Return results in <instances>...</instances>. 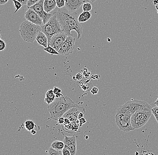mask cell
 <instances>
[{
	"mask_svg": "<svg viewBox=\"0 0 158 155\" xmlns=\"http://www.w3.org/2000/svg\"><path fill=\"white\" fill-rule=\"evenodd\" d=\"M56 13L63 32L68 36H73L71 32L74 31L77 33L78 39H80L83 33V27L77 15L69 11L66 7L60 9Z\"/></svg>",
	"mask_w": 158,
	"mask_h": 155,
	"instance_id": "1",
	"label": "cell"
},
{
	"mask_svg": "<svg viewBox=\"0 0 158 155\" xmlns=\"http://www.w3.org/2000/svg\"><path fill=\"white\" fill-rule=\"evenodd\" d=\"M77 106V104L70 97L63 96L56 98L54 102L49 104L48 109L51 119L58 121L59 118L63 116L70 109Z\"/></svg>",
	"mask_w": 158,
	"mask_h": 155,
	"instance_id": "2",
	"label": "cell"
},
{
	"mask_svg": "<svg viewBox=\"0 0 158 155\" xmlns=\"http://www.w3.org/2000/svg\"><path fill=\"white\" fill-rule=\"evenodd\" d=\"M41 30L40 26L26 20L20 25L19 32L23 40L28 43H33Z\"/></svg>",
	"mask_w": 158,
	"mask_h": 155,
	"instance_id": "3",
	"label": "cell"
},
{
	"mask_svg": "<svg viewBox=\"0 0 158 155\" xmlns=\"http://www.w3.org/2000/svg\"><path fill=\"white\" fill-rule=\"evenodd\" d=\"M41 31L47 36L48 41L55 35L62 33L61 25L57 19L56 13L54 12L53 16L46 24L41 26Z\"/></svg>",
	"mask_w": 158,
	"mask_h": 155,
	"instance_id": "4",
	"label": "cell"
},
{
	"mask_svg": "<svg viewBox=\"0 0 158 155\" xmlns=\"http://www.w3.org/2000/svg\"><path fill=\"white\" fill-rule=\"evenodd\" d=\"M152 111H137L131 116V121L134 130L145 126L152 116Z\"/></svg>",
	"mask_w": 158,
	"mask_h": 155,
	"instance_id": "5",
	"label": "cell"
},
{
	"mask_svg": "<svg viewBox=\"0 0 158 155\" xmlns=\"http://www.w3.org/2000/svg\"><path fill=\"white\" fill-rule=\"evenodd\" d=\"M126 103L131 116L136 112L152 111V108L148 102L143 100H132L131 101H127Z\"/></svg>",
	"mask_w": 158,
	"mask_h": 155,
	"instance_id": "6",
	"label": "cell"
},
{
	"mask_svg": "<svg viewBox=\"0 0 158 155\" xmlns=\"http://www.w3.org/2000/svg\"><path fill=\"white\" fill-rule=\"evenodd\" d=\"M131 116L125 114H116L115 122L121 131L128 132L134 130L131 121Z\"/></svg>",
	"mask_w": 158,
	"mask_h": 155,
	"instance_id": "7",
	"label": "cell"
},
{
	"mask_svg": "<svg viewBox=\"0 0 158 155\" xmlns=\"http://www.w3.org/2000/svg\"><path fill=\"white\" fill-rule=\"evenodd\" d=\"M76 38L73 36H68L60 48L58 53L63 56H68L72 54L75 48Z\"/></svg>",
	"mask_w": 158,
	"mask_h": 155,
	"instance_id": "8",
	"label": "cell"
},
{
	"mask_svg": "<svg viewBox=\"0 0 158 155\" xmlns=\"http://www.w3.org/2000/svg\"><path fill=\"white\" fill-rule=\"evenodd\" d=\"M44 0H40L37 3L29 8L34 10L35 12L38 14L43 21V25L46 24L49 21V19L53 16V15L48 13L44 11Z\"/></svg>",
	"mask_w": 158,
	"mask_h": 155,
	"instance_id": "9",
	"label": "cell"
},
{
	"mask_svg": "<svg viewBox=\"0 0 158 155\" xmlns=\"http://www.w3.org/2000/svg\"><path fill=\"white\" fill-rule=\"evenodd\" d=\"M68 37V35L64 32L55 35L49 39L48 41V45L53 47L58 52Z\"/></svg>",
	"mask_w": 158,
	"mask_h": 155,
	"instance_id": "10",
	"label": "cell"
},
{
	"mask_svg": "<svg viewBox=\"0 0 158 155\" xmlns=\"http://www.w3.org/2000/svg\"><path fill=\"white\" fill-rule=\"evenodd\" d=\"M24 15L25 18L30 22L40 26L43 25L42 19L34 10L31 9H28V10L24 13Z\"/></svg>",
	"mask_w": 158,
	"mask_h": 155,
	"instance_id": "11",
	"label": "cell"
},
{
	"mask_svg": "<svg viewBox=\"0 0 158 155\" xmlns=\"http://www.w3.org/2000/svg\"><path fill=\"white\" fill-rule=\"evenodd\" d=\"M65 148H67L70 151L71 155H75L77 153V140L75 136H65L64 141Z\"/></svg>",
	"mask_w": 158,
	"mask_h": 155,
	"instance_id": "12",
	"label": "cell"
},
{
	"mask_svg": "<svg viewBox=\"0 0 158 155\" xmlns=\"http://www.w3.org/2000/svg\"><path fill=\"white\" fill-rule=\"evenodd\" d=\"M80 112L85 113V108L77 106V107L73 108L70 109L63 116L64 118L69 119L71 122H73L77 119L78 115Z\"/></svg>",
	"mask_w": 158,
	"mask_h": 155,
	"instance_id": "13",
	"label": "cell"
},
{
	"mask_svg": "<svg viewBox=\"0 0 158 155\" xmlns=\"http://www.w3.org/2000/svg\"><path fill=\"white\" fill-rule=\"evenodd\" d=\"M66 8L71 12H76L82 5L85 3L83 0H65Z\"/></svg>",
	"mask_w": 158,
	"mask_h": 155,
	"instance_id": "14",
	"label": "cell"
},
{
	"mask_svg": "<svg viewBox=\"0 0 158 155\" xmlns=\"http://www.w3.org/2000/svg\"><path fill=\"white\" fill-rule=\"evenodd\" d=\"M36 41L39 45L43 46L44 48H47L48 45V39L46 35L40 31L36 37Z\"/></svg>",
	"mask_w": 158,
	"mask_h": 155,
	"instance_id": "15",
	"label": "cell"
},
{
	"mask_svg": "<svg viewBox=\"0 0 158 155\" xmlns=\"http://www.w3.org/2000/svg\"><path fill=\"white\" fill-rule=\"evenodd\" d=\"M57 6L56 0H44V8L46 12L49 13Z\"/></svg>",
	"mask_w": 158,
	"mask_h": 155,
	"instance_id": "16",
	"label": "cell"
},
{
	"mask_svg": "<svg viewBox=\"0 0 158 155\" xmlns=\"http://www.w3.org/2000/svg\"><path fill=\"white\" fill-rule=\"evenodd\" d=\"M55 99H56V96H55V95L54 94L53 90H48L45 94L44 101L49 105L54 102Z\"/></svg>",
	"mask_w": 158,
	"mask_h": 155,
	"instance_id": "17",
	"label": "cell"
},
{
	"mask_svg": "<svg viewBox=\"0 0 158 155\" xmlns=\"http://www.w3.org/2000/svg\"><path fill=\"white\" fill-rule=\"evenodd\" d=\"M91 16L90 12H83L79 15L78 17V20L80 23L86 22L91 18Z\"/></svg>",
	"mask_w": 158,
	"mask_h": 155,
	"instance_id": "18",
	"label": "cell"
},
{
	"mask_svg": "<svg viewBox=\"0 0 158 155\" xmlns=\"http://www.w3.org/2000/svg\"><path fill=\"white\" fill-rule=\"evenodd\" d=\"M51 147L57 150L62 151L65 147V145L63 141H56L52 143Z\"/></svg>",
	"mask_w": 158,
	"mask_h": 155,
	"instance_id": "19",
	"label": "cell"
},
{
	"mask_svg": "<svg viewBox=\"0 0 158 155\" xmlns=\"http://www.w3.org/2000/svg\"><path fill=\"white\" fill-rule=\"evenodd\" d=\"M25 128L28 131H31L34 130L35 127L36 126L34 121L32 120H27L25 122Z\"/></svg>",
	"mask_w": 158,
	"mask_h": 155,
	"instance_id": "20",
	"label": "cell"
},
{
	"mask_svg": "<svg viewBox=\"0 0 158 155\" xmlns=\"http://www.w3.org/2000/svg\"><path fill=\"white\" fill-rule=\"evenodd\" d=\"M43 49H44V51H45V52L49 53L51 55H59V54L58 51H56L54 48H53V47H51V46L49 45H48V47L47 48H44Z\"/></svg>",
	"mask_w": 158,
	"mask_h": 155,
	"instance_id": "21",
	"label": "cell"
},
{
	"mask_svg": "<svg viewBox=\"0 0 158 155\" xmlns=\"http://www.w3.org/2000/svg\"><path fill=\"white\" fill-rule=\"evenodd\" d=\"M48 155H63L62 151H58L50 147L48 151Z\"/></svg>",
	"mask_w": 158,
	"mask_h": 155,
	"instance_id": "22",
	"label": "cell"
},
{
	"mask_svg": "<svg viewBox=\"0 0 158 155\" xmlns=\"http://www.w3.org/2000/svg\"><path fill=\"white\" fill-rule=\"evenodd\" d=\"M82 9L83 12H90L92 9V6L90 3H85L83 5Z\"/></svg>",
	"mask_w": 158,
	"mask_h": 155,
	"instance_id": "23",
	"label": "cell"
},
{
	"mask_svg": "<svg viewBox=\"0 0 158 155\" xmlns=\"http://www.w3.org/2000/svg\"><path fill=\"white\" fill-rule=\"evenodd\" d=\"M12 1L13 2L15 8L16 9L14 13H16L23 6V5L20 2H19V1H17V0H12Z\"/></svg>",
	"mask_w": 158,
	"mask_h": 155,
	"instance_id": "24",
	"label": "cell"
},
{
	"mask_svg": "<svg viewBox=\"0 0 158 155\" xmlns=\"http://www.w3.org/2000/svg\"><path fill=\"white\" fill-rule=\"evenodd\" d=\"M56 4L57 6L59 8H63L66 5L65 0H56Z\"/></svg>",
	"mask_w": 158,
	"mask_h": 155,
	"instance_id": "25",
	"label": "cell"
},
{
	"mask_svg": "<svg viewBox=\"0 0 158 155\" xmlns=\"http://www.w3.org/2000/svg\"><path fill=\"white\" fill-rule=\"evenodd\" d=\"M152 112L158 123V107L156 106L153 108L152 109Z\"/></svg>",
	"mask_w": 158,
	"mask_h": 155,
	"instance_id": "26",
	"label": "cell"
},
{
	"mask_svg": "<svg viewBox=\"0 0 158 155\" xmlns=\"http://www.w3.org/2000/svg\"><path fill=\"white\" fill-rule=\"evenodd\" d=\"M40 1V0H27V8H29L31 6L37 3Z\"/></svg>",
	"mask_w": 158,
	"mask_h": 155,
	"instance_id": "27",
	"label": "cell"
},
{
	"mask_svg": "<svg viewBox=\"0 0 158 155\" xmlns=\"http://www.w3.org/2000/svg\"><path fill=\"white\" fill-rule=\"evenodd\" d=\"M6 42L4 40L1 39L0 40V51H3L5 50L6 48Z\"/></svg>",
	"mask_w": 158,
	"mask_h": 155,
	"instance_id": "28",
	"label": "cell"
},
{
	"mask_svg": "<svg viewBox=\"0 0 158 155\" xmlns=\"http://www.w3.org/2000/svg\"><path fill=\"white\" fill-rule=\"evenodd\" d=\"M82 72L83 73V75L85 77L87 78L89 77L91 73L88 71L86 68H84L83 70H82Z\"/></svg>",
	"mask_w": 158,
	"mask_h": 155,
	"instance_id": "29",
	"label": "cell"
},
{
	"mask_svg": "<svg viewBox=\"0 0 158 155\" xmlns=\"http://www.w3.org/2000/svg\"><path fill=\"white\" fill-rule=\"evenodd\" d=\"M90 92L93 95H96L98 93V88L96 87H94L90 90Z\"/></svg>",
	"mask_w": 158,
	"mask_h": 155,
	"instance_id": "30",
	"label": "cell"
},
{
	"mask_svg": "<svg viewBox=\"0 0 158 155\" xmlns=\"http://www.w3.org/2000/svg\"><path fill=\"white\" fill-rule=\"evenodd\" d=\"M62 153H63V155H71L70 151L65 147H64V149L62 150Z\"/></svg>",
	"mask_w": 158,
	"mask_h": 155,
	"instance_id": "31",
	"label": "cell"
},
{
	"mask_svg": "<svg viewBox=\"0 0 158 155\" xmlns=\"http://www.w3.org/2000/svg\"><path fill=\"white\" fill-rule=\"evenodd\" d=\"M53 91H54V92L55 95L62 92V90L60 88L57 87H54Z\"/></svg>",
	"mask_w": 158,
	"mask_h": 155,
	"instance_id": "32",
	"label": "cell"
},
{
	"mask_svg": "<svg viewBox=\"0 0 158 155\" xmlns=\"http://www.w3.org/2000/svg\"><path fill=\"white\" fill-rule=\"evenodd\" d=\"M83 76V75L81 73H77L75 77L77 80L80 81L82 79Z\"/></svg>",
	"mask_w": 158,
	"mask_h": 155,
	"instance_id": "33",
	"label": "cell"
},
{
	"mask_svg": "<svg viewBox=\"0 0 158 155\" xmlns=\"http://www.w3.org/2000/svg\"><path fill=\"white\" fill-rule=\"evenodd\" d=\"M64 121H65V118L64 116H62L59 118L57 121H58V124H60V125H63V124H64Z\"/></svg>",
	"mask_w": 158,
	"mask_h": 155,
	"instance_id": "34",
	"label": "cell"
},
{
	"mask_svg": "<svg viewBox=\"0 0 158 155\" xmlns=\"http://www.w3.org/2000/svg\"><path fill=\"white\" fill-rule=\"evenodd\" d=\"M87 122L86 120L85 119V118L83 117V118H81V119H80V124H81V126H82V125H83V124H85L86 122Z\"/></svg>",
	"mask_w": 158,
	"mask_h": 155,
	"instance_id": "35",
	"label": "cell"
},
{
	"mask_svg": "<svg viewBox=\"0 0 158 155\" xmlns=\"http://www.w3.org/2000/svg\"><path fill=\"white\" fill-rule=\"evenodd\" d=\"M71 121L69 119L67 118H65V121H64V125H69L71 124Z\"/></svg>",
	"mask_w": 158,
	"mask_h": 155,
	"instance_id": "36",
	"label": "cell"
},
{
	"mask_svg": "<svg viewBox=\"0 0 158 155\" xmlns=\"http://www.w3.org/2000/svg\"><path fill=\"white\" fill-rule=\"evenodd\" d=\"M9 0H0V5H4L8 2Z\"/></svg>",
	"mask_w": 158,
	"mask_h": 155,
	"instance_id": "37",
	"label": "cell"
},
{
	"mask_svg": "<svg viewBox=\"0 0 158 155\" xmlns=\"http://www.w3.org/2000/svg\"><path fill=\"white\" fill-rule=\"evenodd\" d=\"M84 113H83L82 112H80V113H79L78 115V119L80 120L81 118H83L84 116Z\"/></svg>",
	"mask_w": 158,
	"mask_h": 155,
	"instance_id": "38",
	"label": "cell"
},
{
	"mask_svg": "<svg viewBox=\"0 0 158 155\" xmlns=\"http://www.w3.org/2000/svg\"><path fill=\"white\" fill-rule=\"evenodd\" d=\"M20 2L23 5H25L27 4V0H17Z\"/></svg>",
	"mask_w": 158,
	"mask_h": 155,
	"instance_id": "39",
	"label": "cell"
},
{
	"mask_svg": "<svg viewBox=\"0 0 158 155\" xmlns=\"http://www.w3.org/2000/svg\"><path fill=\"white\" fill-rule=\"evenodd\" d=\"M64 96L63 94H62L61 93H60L56 95H55V96H56V98H59L62 97V96Z\"/></svg>",
	"mask_w": 158,
	"mask_h": 155,
	"instance_id": "40",
	"label": "cell"
},
{
	"mask_svg": "<svg viewBox=\"0 0 158 155\" xmlns=\"http://www.w3.org/2000/svg\"><path fill=\"white\" fill-rule=\"evenodd\" d=\"M30 132L33 135H35V134H36V133H37V132H36V131H35V130L34 129V130H32L31 131H30Z\"/></svg>",
	"mask_w": 158,
	"mask_h": 155,
	"instance_id": "41",
	"label": "cell"
},
{
	"mask_svg": "<svg viewBox=\"0 0 158 155\" xmlns=\"http://www.w3.org/2000/svg\"><path fill=\"white\" fill-rule=\"evenodd\" d=\"M143 155H154V154L152 153H147L144 154Z\"/></svg>",
	"mask_w": 158,
	"mask_h": 155,
	"instance_id": "42",
	"label": "cell"
},
{
	"mask_svg": "<svg viewBox=\"0 0 158 155\" xmlns=\"http://www.w3.org/2000/svg\"><path fill=\"white\" fill-rule=\"evenodd\" d=\"M155 104L156 105V106L158 107V97L157 99L156 100V101L155 102Z\"/></svg>",
	"mask_w": 158,
	"mask_h": 155,
	"instance_id": "43",
	"label": "cell"
},
{
	"mask_svg": "<svg viewBox=\"0 0 158 155\" xmlns=\"http://www.w3.org/2000/svg\"><path fill=\"white\" fill-rule=\"evenodd\" d=\"M85 3L89 2L90 0H83Z\"/></svg>",
	"mask_w": 158,
	"mask_h": 155,
	"instance_id": "44",
	"label": "cell"
},
{
	"mask_svg": "<svg viewBox=\"0 0 158 155\" xmlns=\"http://www.w3.org/2000/svg\"><path fill=\"white\" fill-rule=\"evenodd\" d=\"M96 1H97V0H90V1L91 2H96Z\"/></svg>",
	"mask_w": 158,
	"mask_h": 155,
	"instance_id": "45",
	"label": "cell"
},
{
	"mask_svg": "<svg viewBox=\"0 0 158 155\" xmlns=\"http://www.w3.org/2000/svg\"><path fill=\"white\" fill-rule=\"evenodd\" d=\"M156 9L157 10H158V5H156Z\"/></svg>",
	"mask_w": 158,
	"mask_h": 155,
	"instance_id": "46",
	"label": "cell"
},
{
	"mask_svg": "<svg viewBox=\"0 0 158 155\" xmlns=\"http://www.w3.org/2000/svg\"><path fill=\"white\" fill-rule=\"evenodd\" d=\"M157 13H158V10H157Z\"/></svg>",
	"mask_w": 158,
	"mask_h": 155,
	"instance_id": "47",
	"label": "cell"
}]
</instances>
